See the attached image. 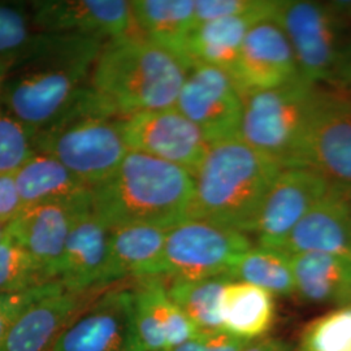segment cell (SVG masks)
Segmentation results:
<instances>
[{
  "label": "cell",
  "instance_id": "obj_1",
  "mask_svg": "<svg viewBox=\"0 0 351 351\" xmlns=\"http://www.w3.org/2000/svg\"><path fill=\"white\" fill-rule=\"evenodd\" d=\"M91 202L108 228H173L191 219L194 178L175 164L129 151L116 172L93 188Z\"/></svg>",
  "mask_w": 351,
  "mask_h": 351
},
{
  "label": "cell",
  "instance_id": "obj_2",
  "mask_svg": "<svg viewBox=\"0 0 351 351\" xmlns=\"http://www.w3.org/2000/svg\"><path fill=\"white\" fill-rule=\"evenodd\" d=\"M189 66L139 33L106 42L90 84L117 119L173 108Z\"/></svg>",
  "mask_w": 351,
  "mask_h": 351
},
{
  "label": "cell",
  "instance_id": "obj_3",
  "mask_svg": "<svg viewBox=\"0 0 351 351\" xmlns=\"http://www.w3.org/2000/svg\"><path fill=\"white\" fill-rule=\"evenodd\" d=\"M282 168L239 137L213 143L194 176L191 219L251 234Z\"/></svg>",
  "mask_w": 351,
  "mask_h": 351
},
{
  "label": "cell",
  "instance_id": "obj_4",
  "mask_svg": "<svg viewBox=\"0 0 351 351\" xmlns=\"http://www.w3.org/2000/svg\"><path fill=\"white\" fill-rule=\"evenodd\" d=\"M98 56L13 73L0 91V101L14 117L37 132L78 117L117 119L90 84Z\"/></svg>",
  "mask_w": 351,
  "mask_h": 351
},
{
  "label": "cell",
  "instance_id": "obj_5",
  "mask_svg": "<svg viewBox=\"0 0 351 351\" xmlns=\"http://www.w3.org/2000/svg\"><path fill=\"white\" fill-rule=\"evenodd\" d=\"M322 85L302 78L243 94L239 138L285 167H301Z\"/></svg>",
  "mask_w": 351,
  "mask_h": 351
},
{
  "label": "cell",
  "instance_id": "obj_6",
  "mask_svg": "<svg viewBox=\"0 0 351 351\" xmlns=\"http://www.w3.org/2000/svg\"><path fill=\"white\" fill-rule=\"evenodd\" d=\"M346 17L339 1H281L275 21L288 37L302 80L313 85L337 81L349 43L345 42Z\"/></svg>",
  "mask_w": 351,
  "mask_h": 351
},
{
  "label": "cell",
  "instance_id": "obj_7",
  "mask_svg": "<svg viewBox=\"0 0 351 351\" xmlns=\"http://www.w3.org/2000/svg\"><path fill=\"white\" fill-rule=\"evenodd\" d=\"M34 150L59 160L90 188L111 177L129 152L121 119L97 116L38 130Z\"/></svg>",
  "mask_w": 351,
  "mask_h": 351
},
{
  "label": "cell",
  "instance_id": "obj_8",
  "mask_svg": "<svg viewBox=\"0 0 351 351\" xmlns=\"http://www.w3.org/2000/svg\"><path fill=\"white\" fill-rule=\"evenodd\" d=\"M252 247L249 234L211 221L189 219L169 229L164 246L162 277L230 276Z\"/></svg>",
  "mask_w": 351,
  "mask_h": 351
},
{
  "label": "cell",
  "instance_id": "obj_9",
  "mask_svg": "<svg viewBox=\"0 0 351 351\" xmlns=\"http://www.w3.org/2000/svg\"><path fill=\"white\" fill-rule=\"evenodd\" d=\"M301 167L351 197V103L337 86L322 85Z\"/></svg>",
  "mask_w": 351,
  "mask_h": 351
},
{
  "label": "cell",
  "instance_id": "obj_10",
  "mask_svg": "<svg viewBox=\"0 0 351 351\" xmlns=\"http://www.w3.org/2000/svg\"><path fill=\"white\" fill-rule=\"evenodd\" d=\"M175 108L213 145L239 137L243 94L226 69L194 65L189 69Z\"/></svg>",
  "mask_w": 351,
  "mask_h": 351
},
{
  "label": "cell",
  "instance_id": "obj_11",
  "mask_svg": "<svg viewBox=\"0 0 351 351\" xmlns=\"http://www.w3.org/2000/svg\"><path fill=\"white\" fill-rule=\"evenodd\" d=\"M106 42L38 30L24 5L0 3V60L11 75L47 64L98 56Z\"/></svg>",
  "mask_w": 351,
  "mask_h": 351
},
{
  "label": "cell",
  "instance_id": "obj_12",
  "mask_svg": "<svg viewBox=\"0 0 351 351\" xmlns=\"http://www.w3.org/2000/svg\"><path fill=\"white\" fill-rule=\"evenodd\" d=\"M52 351H145L132 288L106 289L65 328Z\"/></svg>",
  "mask_w": 351,
  "mask_h": 351
},
{
  "label": "cell",
  "instance_id": "obj_13",
  "mask_svg": "<svg viewBox=\"0 0 351 351\" xmlns=\"http://www.w3.org/2000/svg\"><path fill=\"white\" fill-rule=\"evenodd\" d=\"M129 151H136L197 175L210 150L201 130L173 108L137 113L121 119Z\"/></svg>",
  "mask_w": 351,
  "mask_h": 351
},
{
  "label": "cell",
  "instance_id": "obj_14",
  "mask_svg": "<svg viewBox=\"0 0 351 351\" xmlns=\"http://www.w3.org/2000/svg\"><path fill=\"white\" fill-rule=\"evenodd\" d=\"M29 13L38 30L52 34L108 42L138 33L132 3L125 0H36Z\"/></svg>",
  "mask_w": 351,
  "mask_h": 351
},
{
  "label": "cell",
  "instance_id": "obj_15",
  "mask_svg": "<svg viewBox=\"0 0 351 351\" xmlns=\"http://www.w3.org/2000/svg\"><path fill=\"white\" fill-rule=\"evenodd\" d=\"M330 190L326 180L307 167H285L272 184L251 234L258 246L280 249L290 232Z\"/></svg>",
  "mask_w": 351,
  "mask_h": 351
},
{
  "label": "cell",
  "instance_id": "obj_16",
  "mask_svg": "<svg viewBox=\"0 0 351 351\" xmlns=\"http://www.w3.org/2000/svg\"><path fill=\"white\" fill-rule=\"evenodd\" d=\"M93 210L91 195L77 201L53 202L25 208L5 232L29 251L51 280H58L64 247L75 221Z\"/></svg>",
  "mask_w": 351,
  "mask_h": 351
},
{
  "label": "cell",
  "instance_id": "obj_17",
  "mask_svg": "<svg viewBox=\"0 0 351 351\" xmlns=\"http://www.w3.org/2000/svg\"><path fill=\"white\" fill-rule=\"evenodd\" d=\"M230 75L242 94L278 88L301 78L291 45L275 20L251 27Z\"/></svg>",
  "mask_w": 351,
  "mask_h": 351
},
{
  "label": "cell",
  "instance_id": "obj_18",
  "mask_svg": "<svg viewBox=\"0 0 351 351\" xmlns=\"http://www.w3.org/2000/svg\"><path fill=\"white\" fill-rule=\"evenodd\" d=\"M104 290L60 288L33 303L11 326L1 351H52L65 328Z\"/></svg>",
  "mask_w": 351,
  "mask_h": 351
},
{
  "label": "cell",
  "instance_id": "obj_19",
  "mask_svg": "<svg viewBox=\"0 0 351 351\" xmlns=\"http://www.w3.org/2000/svg\"><path fill=\"white\" fill-rule=\"evenodd\" d=\"M110 228L93 210L84 213L66 239L58 280L71 291L108 289Z\"/></svg>",
  "mask_w": 351,
  "mask_h": 351
},
{
  "label": "cell",
  "instance_id": "obj_20",
  "mask_svg": "<svg viewBox=\"0 0 351 351\" xmlns=\"http://www.w3.org/2000/svg\"><path fill=\"white\" fill-rule=\"evenodd\" d=\"M280 250L289 255L328 254L351 261V197L330 188L303 216Z\"/></svg>",
  "mask_w": 351,
  "mask_h": 351
},
{
  "label": "cell",
  "instance_id": "obj_21",
  "mask_svg": "<svg viewBox=\"0 0 351 351\" xmlns=\"http://www.w3.org/2000/svg\"><path fill=\"white\" fill-rule=\"evenodd\" d=\"M134 316L145 351H165L198 333L171 300L163 277L137 278L132 288Z\"/></svg>",
  "mask_w": 351,
  "mask_h": 351
},
{
  "label": "cell",
  "instance_id": "obj_22",
  "mask_svg": "<svg viewBox=\"0 0 351 351\" xmlns=\"http://www.w3.org/2000/svg\"><path fill=\"white\" fill-rule=\"evenodd\" d=\"M169 229L145 224L110 228L108 285L128 277H162L164 246Z\"/></svg>",
  "mask_w": 351,
  "mask_h": 351
},
{
  "label": "cell",
  "instance_id": "obj_23",
  "mask_svg": "<svg viewBox=\"0 0 351 351\" xmlns=\"http://www.w3.org/2000/svg\"><path fill=\"white\" fill-rule=\"evenodd\" d=\"M295 295L302 301L339 308L351 304V261L328 254L291 256Z\"/></svg>",
  "mask_w": 351,
  "mask_h": 351
},
{
  "label": "cell",
  "instance_id": "obj_24",
  "mask_svg": "<svg viewBox=\"0 0 351 351\" xmlns=\"http://www.w3.org/2000/svg\"><path fill=\"white\" fill-rule=\"evenodd\" d=\"M264 20H275V17L251 13L217 19L195 26L186 47L189 66L211 65L232 73L247 33L252 26Z\"/></svg>",
  "mask_w": 351,
  "mask_h": 351
},
{
  "label": "cell",
  "instance_id": "obj_25",
  "mask_svg": "<svg viewBox=\"0 0 351 351\" xmlns=\"http://www.w3.org/2000/svg\"><path fill=\"white\" fill-rule=\"evenodd\" d=\"M130 3L139 34L169 51L189 66L186 47L190 34L197 26L194 0H134Z\"/></svg>",
  "mask_w": 351,
  "mask_h": 351
},
{
  "label": "cell",
  "instance_id": "obj_26",
  "mask_svg": "<svg viewBox=\"0 0 351 351\" xmlns=\"http://www.w3.org/2000/svg\"><path fill=\"white\" fill-rule=\"evenodd\" d=\"M14 178L25 208L88 198L93 191L80 177L46 154L37 152L27 159L14 172Z\"/></svg>",
  "mask_w": 351,
  "mask_h": 351
},
{
  "label": "cell",
  "instance_id": "obj_27",
  "mask_svg": "<svg viewBox=\"0 0 351 351\" xmlns=\"http://www.w3.org/2000/svg\"><path fill=\"white\" fill-rule=\"evenodd\" d=\"M276 316L274 295L245 281L232 280L221 293L220 319L226 332L246 341L267 337Z\"/></svg>",
  "mask_w": 351,
  "mask_h": 351
},
{
  "label": "cell",
  "instance_id": "obj_28",
  "mask_svg": "<svg viewBox=\"0 0 351 351\" xmlns=\"http://www.w3.org/2000/svg\"><path fill=\"white\" fill-rule=\"evenodd\" d=\"M228 275L204 278H173L167 282L171 300L185 314L198 332L224 329L220 319V300Z\"/></svg>",
  "mask_w": 351,
  "mask_h": 351
},
{
  "label": "cell",
  "instance_id": "obj_29",
  "mask_svg": "<svg viewBox=\"0 0 351 351\" xmlns=\"http://www.w3.org/2000/svg\"><path fill=\"white\" fill-rule=\"evenodd\" d=\"M230 278L256 285L274 297L295 295L291 255L276 247L252 246L232 269Z\"/></svg>",
  "mask_w": 351,
  "mask_h": 351
},
{
  "label": "cell",
  "instance_id": "obj_30",
  "mask_svg": "<svg viewBox=\"0 0 351 351\" xmlns=\"http://www.w3.org/2000/svg\"><path fill=\"white\" fill-rule=\"evenodd\" d=\"M52 281L34 256L5 232L0 241V294L20 293Z\"/></svg>",
  "mask_w": 351,
  "mask_h": 351
},
{
  "label": "cell",
  "instance_id": "obj_31",
  "mask_svg": "<svg viewBox=\"0 0 351 351\" xmlns=\"http://www.w3.org/2000/svg\"><path fill=\"white\" fill-rule=\"evenodd\" d=\"M297 351H351V304L310 322L302 330Z\"/></svg>",
  "mask_w": 351,
  "mask_h": 351
},
{
  "label": "cell",
  "instance_id": "obj_32",
  "mask_svg": "<svg viewBox=\"0 0 351 351\" xmlns=\"http://www.w3.org/2000/svg\"><path fill=\"white\" fill-rule=\"evenodd\" d=\"M37 130L21 123L0 101V173H14L37 152Z\"/></svg>",
  "mask_w": 351,
  "mask_h": 351
},
{
  "label": "cell",
  "instance_id": "obj_33",
  "mask_svg": "<svg viewBox=\"0 0 351 351\" xmlns=\"http://www.w3.org/2000/svg\"><path fill=\"white\" fill-rule=\"evenodd\" d=\"M281 0H195L194 11L197 25L217 19L264 13L276 16Z\"/></svg>",
  "mask_w": 351,
  "mask_h": 351
},
{
  "label": "cell",
  "instance_id": "obj_34",
  "mask_svg": "<svg viewBox=\"0 0 351 351\" xmlns=\"http://www.w3.org/2000/svg\"><path fill=\"white\" fill-rule=\"evenodd\" d=\"M63 287V284L59 280H56L25 291L0 294V351L13 323L24 314L33 303Z\"/></svg>",
  "mask_w": 351,
  "mask_h": 351
},
{
  "label": "cell",
  "instance_id": "obj_35",
  "mask_svg": "<svg viewBox=\"0 0 351 351\" xmlns=\"http://www.w3.org/2000/svg\"><path fill=\"white\" fill-rule=\"evenodd\" d=\"M251 341L239 339L226 329L198 332L188 341L165 351H243Z\"/></svg>",
  "mask_w": 351,
  "mask_h": 351
},
{
  "label": "cell",
  "instance_id": "obj_36",
  "mask_svg": "<svg viewBox=\"0 0 351 351\" xmlns=\"http://www.w3.org/2000/svg\"><path fill=\"white\" fill-rule=\"evenodd\" d=\"M24 210L14 173H0V224L8 226Z\"/></svg>",
  "mask_w": 351,
  "mask_h": 351
},
{
  "label": "cell",
  "instance_id": "obj_37",
  "mask_svg": "<svg viewBox=\"0 0 351 351\" xmlns=\"http://www.w3.org/2000/svg\"><path fill=\"white\" fill-rule=\"evenodd\" d=\"M243 351H293L288 343L278 339L263 337V339L251 341Z\"/></svg>",
  "mask_w": 351,
  "mask_h": 351
},
{
  "label": "cell",
  "instance_id": "obj_38",
  "mask_svg": "<svg viewBox=\"0 0 351 351\" xmlns=\"http://www.w3.org/2000/svg\"><path fill=\"white\" fill-rule=\"evenodd\" d=\"M351 80V39L346 46V51L343 55V60H342V65L339 69V77L337 81L333 84L335 86H339L343 85L346 82H349Z\"/></svg>",
  "mask_w": 351,
  "mask_h": 351
},
{
  "label": "cell",
  "instance_id": "obj_39",
  "mask_svg": "<svg viewBox=\"0 0 351 351\" xmlns=\"http://www.w3.org/2000/svg\"><path fill=\"white\" fill-rule=\"evenodd\" d=\"M10 75H11V69L8 68L7 64L3 63V62L0 60V91H1L3 86L5 85V82H7V80H8Z\"/></svg>",
  "mask_w": 351,
  "mask_h": 351
},
{
  "label": "cell",
  "instance_id": "obj_40",
  "mask_svg": "<svg viewBox=\"0 0 351 351\" xmlns=\"http://www.w3.org/2000/svg\"><path fill=\"white\" fill-rule=\"evenodd\" d=\"M333 86H335V85H333ZM337 88H341V90L343 91V94L346 95V98H348L351 103V80L349 82H346V84H343V85H339Z\"/></svg>",
  "mask_w": 351,
  "mask_h": 351
},
{
  "label": "cell",
  "instance_id": "obj_41",
  "mask_svg": "<svg viewBox=\"0 0 351 351\" xmlns=\"http://www.w3.org/2000/svg\"><path fill=\"white\" fill-rule=\"evenodd\" d=\"M339 5H341V8L345 11V13L349 16V17H351V1L349 3V1H343V3H339Z\"/></svg>",
  "mask_w": 351,
  "mask_h": 351
},
{
  "label": "cell",
  "instance_id": "obj_42",
  "mask_svg": "<svg viewBox=\"0 0 351 351\" xmlns=\"http://www.w3.org/2000/svg\"><path fill=\"white\" fill-rule=\"evenodd\" d=\"M4 234H5V226L0 224V241L4 237Z\"/></svg>",
  "mask_w": 351,
  "mask_h": 351
}]
</instances>
